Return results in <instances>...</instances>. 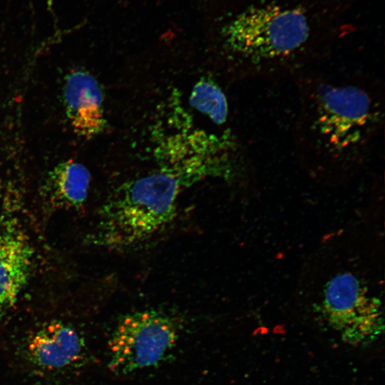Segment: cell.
<instances>
[{"label": "cell", "instance_id": "6da1fadb", "mask_svg": "<svg viewBox=\"0 0 385 385\" xmlns=\"http://www.w3.org/2000/svg\"><path fill=\"white\" fill-rule=\"evenodd\" d=\"M295 78L296 157L307 168L324 173H347L364 165L374 155L383 130L382 84L365 74L311 67Z\"/></svg>", "mask_w": 385, "mask_h": 385}, {"label": "cell", "instance_id": "7a4b0ae2", "mask_svg": "<svg viewBox=\"0 0 385 385\" xmlns=\"http://www.w3.org/2000/svg\"><path fill=\"white\" fill-rule=\"evenodd\" d=\"M221 31L223 48L245 77H295L331 48L351 0H249Z\"/></svg>", "mask_w": 385, "mask_h": 385}, {"label": "cell", "instance_id": "3957f363", "mask_svg": "<svg viewBox=\"0 0 385 385\" xmlns=\"http://www.w3.org/2000/svg\"><path fill=\"white\" fill-rule=\"evenodd\" d=\"M154 151L158 169L122 183L103 204L96 244L116 250L136 246L174 220L183 191L207 178L235 177L232 160L217 150L180 144Z\"/></svg>", "mask_w": 385, "mask_h": 385}, {"label": "cell", "instance_id": "277c9868", "mask_svg": "<svg viewBox=\"0 0 385 385\" xmlns=\"http://www.w3.org/2000/svg\"><path fill=\"white\" fill-rule=\"evenodd\" d=\"M179 336V323L165 312L128 313L119 319L109 340L108 367L116 374H128L157 366L173 351Z\"/></svg>", "mask_w": 385, "mask_h": 385}, {"label": "cell", "instance_id": "5b68a950", "mask_svg": "<svg viewBox=\"0 0 385 385\" xmlns=\"http://www.w3.org/2000/svg\"><path fill=\"white\" fill-rule=\"evenodd\" d=\"M323 313L342 339L352 346L368 345L384 331L380 302L367 295L360 281L343 273L328 283Z\"/></svg>", "mask_w": 385, "mask_h": 385}, {"label": "cell", "instance_id": "8992f818", "mask_svg": "<svg viewBox=\"0 0 385 385\" xmlns=\"http://www.w3.org/2000/svg\"><path fill=\"white\" fill-rule=\"evenodd\" d=\"M84 340L71 326L53 321L27 337L22 346L26 361L42 373L66 371L77 366L86 355Z\"/></svg>", "mask_w": 385, "mask_h": 385}, {"label": "cell", "instance_id": "52a82bcc", "mask_svg": "<svg viewBox=\"0 0 385 385\" xmlns=\"http://www.w3.org/2000/svg\"><path fill=\"white\" fill-rule=\"evenodd\" d=\"M63 101L68 118L77 134L90 138L103 130V93L91 74L83 70L69 73L63 85Z\"/></svg>", "mask_w": 385, "mask_h": 385}, {"label": "cell", "instance_id": "ba28073f", "mask_svg": "<svg viewBox=\"0 0 385 385\" xmlns=\"http://www.w3.org/2000/svg\"><path fill=\"white\" fill-rule=\"evenodd\" d=\"M32 253L23 234L0 220V314L16 302L29 277Z\"/></svg>", "mask_w": 385, "mask_h": 385}, {"label": "cell", "instance_id": "9c48e42d", "mask_svg": "<svg viewBox=\"0 0 385 385\" xmlns=\"http://www.w3.org/2000/svg\"><path fill=\"white\" fill-rule=\"evenodd\" d=\"M91 175L82 164L68 160L57 165L48 174L46 191L56 202L81 206L86 200Z\"/></svg>", "mask_w": 385, "mask_h": 385}, {"label": "cell", "instance_id": "30bf717a", "mask_svg": "<svg viewBox=\"0 0 385 385\" xmlns=\"http://www.w3.org/2000/svg\"><path fill=\"white\" fill-rule=\"evenodd\" d=\"M189 103L217 125L222 126L227 123L229 106L227 97L212 80L202 78L197 81L190 93Z\"/></svg>", "mask_w": 385, "mask_h": 385}]
</instances>
